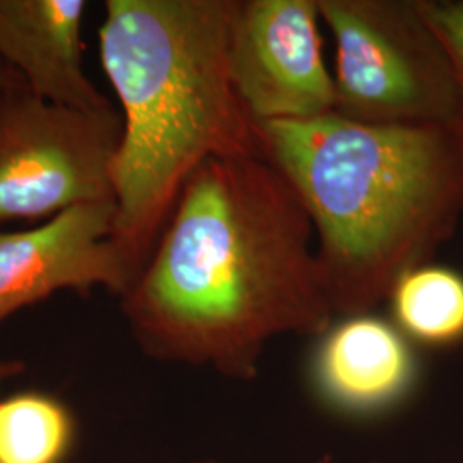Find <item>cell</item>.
Instances as JSON below:
<instances>
[{"label":"cell","instance_id":"obj_1","mask_svg":"<svg viewBox=\"0 0 463 463\" xmlns=\"http://www.w3.org/2000/svg\"><path fill=\"white\" fill-rule=\"evenodd\" d=\"M315 239L296 189L261 153L206 160L120 296L134 340L158 361L254 380L269 340L333 325Z\"/></svg>","mask_w":463,"mask_h":463},{"label":"cell","instance_id":"obj_2","mask_svg":"<svg viewBox=\"0 0 463 463\" xmlns=\"http://www.w3.org/2000/svg\"><path fill=\"white\" fill-rule=\"evenodd\" d=\"M256 133L313 222L335 316L373 313L458 227V124L371 126L330 114L260 124Z\"/></svg>","mask_w":463,"mask_h":463},{"label":"cell","instance_id":"obj_3","mask_svg":"<svg viewBox=\"0 0 463 463\" xmlns=\"http://www.w3.org/2000/svg\"><path fill=\"white\" fill-rule=\"evenodd\" d=\"M237 5L239 0L105 2L99 59L122 109L112 241L134 279L199 166L216 156L261 153L229 71Z\"/></svg>","mask_w":463,"mask_h":463},{"label":"cell","instance_id":"obj_4","mask_svg":"<svg viewBox=\"0 0 463 463\" xmlns=\"http://www.w3.org/2000/svg\"><path fill=\"white\" fill-rule=\"evenodd\" d=\"M336 43L335 114L371 126L457 124L460 88L419 0H317Z\"/></svg>","mask_w":463,"mask_h":463},{"label":"cell","instance_id":"obj_5","mask_svg":"<svg viewBox=\"0 0 463 463\" xmlns=\"http://www.w3.org/2000/svg\"><path fill=\"white\" fill-rule=\"evenodd\" d=\"M120 137L116 109H69L26 86L0 91V227L47 222L81 203L116 201L112 166Z\"/></svg>","mask_w":463,"mask_h":463},{"label":"cell","instance_id":"obj_6","mask_svg":"<svg viewBox=\"0 0 463 463\" xmlns=\"http://www.w3.org/2000/svg\"><path fill=\"white\" fill-rule=\"evenodd\" d=\"M319 21L317 0H239L229 71L256 126L335 114V81L323 59Z\"/></svg>","mask_w":463,"mask_h":463},{"label":"cell","instance_id":"obj_7","mask_svg":"<svg viewBox=\"0 0 463 463\" xmlns=\"http://www.w3.org/2000/svg\"><path fill=\"white\" fill-rule=\"evenodd\" d=\"M116 213V201H91L32 229L0 232V325L62 290L120 298L134 273L112 241Z\"/></svg>","mask_w":463,"mask_h":463},{"label":"cell","instance_id":"obj_8","mask_svg":"<svg viewBox=\"0 0 463 463\" xmlns=\"http://www.w3.org/2000/svg\"><path fill=\"white\" fill-rule=\"evenodd\" d=\"M319 338L313 383L333 411L354 417L384 414L412 393L417 361L395 323L373 313L347 316Z\"/></svg>","mask_w":463,"mask_h":463},{"label":"cell","instance_id":"obj_9","mask_svg":"<svg viewBox=\"0 0 463 463\" xmlns=\"http://www.w3.org/2000/svg\"><path fill=\"white\" fill-rule=\"evenodd\" d=\"M84 0H0V59L38 99L84 112L114 109L84 71Z\"/></svg>","mask_w":463,"mask_h":463},{"label":"cell","instance_id":"obj_10","mask_svg":"<svg viewBox=\"0 0 463 463\" xmlns=\"http://www.w3.org/2000/svg\"><path fill=\"white\" fill-rule=\"evenodd\" d=\"M392 315L407 338L430 347L463 340V277L447 266L415 268L397 281Z\"/></svg>","mask_w":463,"mask_h":463},{"label":"cell","instance_id":"obj_11","mask_svg":"<svg viewBox=\"0 0 463 463\" xmlns=\"http://www.w3.org/2000/svg\"><path fill=\"white\" fill-rule=\"evenodd\" d=\"M72 438L61 400L32 390L0 398V463H64Z\"/></svg>","mask_w":463,"mask_h":463},{"label":"cell","instance_id":"obj_12","mask_svg":"<svg viewBox=\"0 0 463 463\" xmlns=\"http://www.w3.org/2000/svg\"><path fill=\"white\" fill-rule=\"evenodd\" d=\"M430 28L445 45L460 88V110L457 124L463 136V2L462 0H419Z\"/></svg>","mask_w":463,"mask_h":463},{"label":"cell","instance_id":"obj_13","mask_svg":"<svg viewBox=\"0 0 463 463\" xmlns=\"http://www.w3.org/2000/svg\"><path fill=\"white\" fill-rule=\"evenodd\" d=\"M17 86H26L23 78L17 74L16 71L9 64H5L0 59V91L4 90H11V88H17Z\"/></svg>","mask_w":463,"mask_h":463},{"label":"cell","instance_id":"obj_14","mask_svg":"<svg viewBox=\"0 0 463 463\" xmlns=\"http://www.w3.org/2000/svg\"><path fill=\"white\" fill-rule=\"evenodd\" d=\"M23 371H24V363L16 359H0V390L7 381L16 378Z\"/></svg>","mask_w":463,"mask_h":463},{"label":"cell","instance_id":"obj_15","mask_svg":"<svg viewBox=\"0 0 463 463\" xmlns=\"http://www.w3.org/2000/svg\"><path fill=\"white\" fill-rule=\"evenodd\" d=\"M315 463H330V457H321Z\"/></svg>","mask_w":463,"mask_h":463},{"label":"cell","instance_id":"obj_16","mask_svg":"<svg viewBox=\"0 0 463 463\" xmlns=\"http://www.w3.org/2000/svg\"><path fill=\"white\" fill-rule=\"evenodd\" d=\"M201 463H218V462H201Z\"/></svg>","mask_w":463,"mask_h":463},{"label":"cell","instance_id":"obj_17","mask_svg":"<svg viewBox=\"0 0 463 463\" xmlns=\"http://www.w3.org/2000/svg\"><path fill=\"white\" fill-rule=\"evenodd\" d=\"M374 463H376V462H374Z\"/></svg>","mask_w":463,"mask_h":463}]
</instances>
